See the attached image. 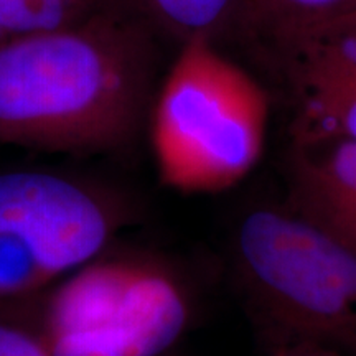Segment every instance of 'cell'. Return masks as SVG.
I'll list each match as a JSON object with an SVG mask.
<instances>
[{"label":"cell","mask_w":356,"mask_h":356,"mask_svg":"<svg viewBox=\"0 0 356 356\" xmlns=\"http://www.w3.org/2000/svg\"><path fill=\"white\" fill-rule=\"evenodd\" d=\"M157 37L121 7L0 43V144L74 155L127 149L150 106Z\"/></svg>","instance_id":"cell-1"},{"label":"cell","mask_w":356,"mask_h":356,"mask_svg":"<svg viewBox=\"0 0 356 356\" xmlns=\"http://www.w3.org/2000/svg\"><path fill=\"white\" fill-rule=\"evenodd\" d=\"M289 208L356 249V140L292 147Z\"/></svg>","instance_id":"cell-7"},{"label":"cell","mask_w":356,"mask_h":356,"mask_svg":"<svg viewBox=\"0 0 356 356\" xmlns=\"http://www.w3.org/2000/svg\"><path fill=\"white\" fill-rule=\"evenodd\" d=\"M162 356H178V355L175 353V348H173V350H170V351H167V353L162 355Z\"/></svg>","instance_id":"cell-14"},{"label":"cell","mask_w":356,"mask_h":356,"mask_svg":"<svg viewBox=\"0 0 356 356\" xmlns=\"http://www.w3.org/2000/svg\"><path fill=\"white\" fill-rule=\"evenodd\" d=\"M234 264L264 345L314 341L356 356L355 248L289 207H261L236 229Z\"/></svg>","instance_id":"cell-3"},{"label":"cell","mask_w":356,"mask_h":356,"mask_svg":"<svg viewBox=\"0 0 356 356\" xmlns=\"http://www.w3.org/2000/svg\"><path fill=\"white\" fill-rule=\"evenodd\" d=\"M3 40H7V37H6V33H3V30L0 29V43H2Z\"/></svg>","instance_id":"cell-15"},{"label":"cell","mask_w":356,"mask_h":356,"mask_svg":"<svg viewBox=\"0 0 356 356\" xmlns=\"http://www.w3.org/2000/svg\"><path fill=\"white\" fill-rule=\"evenodd\" d=\"M56 280L25 244L0 234V309L38 293Z\"/></svg>","instance_id":"cell-11"},{"label":"cell","mask_w":356,"mask_h":356,"mask_svg":"<svg viewBox=\"0 0 356 356\" xmlns=\"http://www.w3.org/2000/svg\"><path fill=\"white\" fill-rule=\"evenodd\" d=\"M155 37L165 35L181 44L210 40L238 20L243 0H115ZM215 43V42H213Z\"/></svg>","instance_id":"cell-8"},{"label":"cell","mask_w":356,"mask_h":356,"mask_svg":"<svg viewBox=\"0 0 356 356\" xmlns=\"http://www.w3.org/2000/svg\"><path fill=\"white\" fill-rule=\"evenodd\" d=\"M270 48L291 86L292 147L356 140V15Z\"/></svg>","instance_id":"cell-6"},{"label":"cell","mask_w":356,"mask_h":356,"mask_svg":"<svg viewBox=\"0 0 356 356\" xmlns=\"http://www.w3.org/2000/svg\"><path fill=\"white\" fill-rule=\"evenodd\" d=\"M102 254L66 274L44 300L35 330L50 356H162L175 348L191 317L181 280L149 257Z\"/></svg>","instance_id":"cell-4"},{"label":"cell","mask_w":356,"mask_h":356,"mask_svg":"<svg viewBox=\"0 0 356 356\" xmlns=\"http://www.w3.org/2000/svg\"><path fill=\"white\" fill-rule=\"evenodd\" d=\"M356 15V0H243L238 17L270 47Z\"/></svg>","instance_id":"cell-9"},{"label":"cell","mask_w":356,"mask_h":356,"mask_svg":"<svg viewBox=\"0 0 356 356\" xmlns=\"http://www.w3.org/2000/svg\"><path fill=\"white\" fill-rule=\"evenodd\" d=\"M269 101L210 40L181 44L152 104L150 139L159 177L181 193L239 184L264 149Z\"/></svg>","instance_id":"cell-2"},{"label":"cell","mask_w":356,"mask_h":356,"mask_svg":"<svg viewBox=\"0 0 356 356\" xmlns=\"http://www.w3.org/2000/svg\"><path fill=\"white\" fill-rule=\"evenodd\" d=\"M264 356H348L330 346H325L314 341H277V343H267Z\"/></svg>","instance_id":"cell-13"},{"label":"cell","mask_w":356,"mask_h":356,"mask_svg":"<svg viewBox=\"0 0 356 356\" xmlns=\"http://www.w3.org/2000/svg\"><path fill=\"white\" fill-rule=\"evenodd\" d=\"M127 215L118 198L74 178L0 173V234L25 244L56 279L102 254Z\"/></svg>","instance_id":"cell-5"},{"label":"cell","mask_w":356,"mask_h":356,"mask_svg":"<svg viewBox=\"0 0 356 356\" xmlns=\"http://www.w3.org/2000/svg\"><path fill=\"white\" fill-rule=\"evenodd\" d=\"M0 356H50L35 328L0 320Z\"/></svg>","instance_id":"cell-12"},{"label":"cell","mask_w":356,"mask_h":356,"mask_svg":"<svg viewBox=\"0 0 356 356\" xmlns=\"http://www.w3.org/2000/svg\"><path fill=\"white\" fill-rule=\"evenodd\" d=\"M115 0H0V29L7 38L55 32L83 24Z\"/></svg>","instance_id":"cell-10"}]
</instances>
